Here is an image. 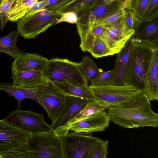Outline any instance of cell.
<instances>
[{
	"label": "cell",
	"mask_w": 158,
	"mask_h": 158,
	"mask_svg": "<svg viewBox=\"0 0 158 158\" xmlns=\"http://www.w3.org/2000/svg\"><path fill=\"white\" fill-rule=\"evenodd\" d=\"M110 121L123 128L157 127L158 114L154 112L146 94L143 92L131 102L121 106H109Z\"/></svg>",
	"instance_id": "cell-1"
},
{
	"label": "cell",
	"mask_w": 158,
	"mask_h": 158,
	"mask_svg": "<svg viewBox=\"0 0 158 158\" xmlns=\"http://www.w3.org/2000/svg\"><path fill=\"white\" fill-rule=\"evenodd\" d=\"M65 158L62 137L49 131L32 134L19 147L0 153V158Z\"/></svg>",
	"instance_id": "cell-2"
},
{
	"label": "cell",
	"mask_w": 158,
	"mask_h": 158,
	"mask_svg": "<svg viewBox=\"0 0 158 158\" xmlns=\"http://www.w3.org/2000/svg\"><path fill=\"white\" fill-rule=\"evenodd\" d=\"M127 68L126 85L145 93V77L153 53L158 42L132 37Z\"/></svg>",
	"instance_id": "cell-3"
},
{
	"label": "cell",
	"mask_w": 158,
	"mask_h": 158,
	"mask_svg": "<svg viewBox=\"0 0 158 158\" xmlns=\"http://www.w3.org/2000/svg\"><path fill=\"white\" fill-rule=\"evenodd\" d=\"M79 65L80 62H74L66 58H53L48 60L43 73L47 80L52 83L89 86Z\"/></svg>",
	"instance_id": "cell-4"
},
{
	"label": "cell",
	"mask_w": 158,
	"mask_h": 158,
	"mask_svg": "<svg viewBox=\"0 0 158 158\" xmlns=\"http://www.w3.org/2000/svg\"><path fill=\"white\" fill-rule=\"evenodd\" d=\"M61 13L43 9L25 15L17 21V31L25 39H34L55 24Z\"/></svg>",
	"instance_id": "cell-5"
},
{
	"label": "cell",
	"mask_w": 158,
	"mask_h": 158,
	"mask_svg": "<svg viewBox=\"0 0 158 158\" xmlns=\"http://www.w3.org/2000/svg\"><path fill=\"white\" fill-rule=\"evenodd\" d=\"M89 86L96 101L109 106L125 105L135 100L143 92L132 85Z\"/></svg>",
	"instance_id": "cell-6"
},
{
	"label": "cell",
	"mask_w": 158,
	"mask_h": 158,
	"mask_svg": "<svg viewBox=\"0 0 158 158\" xmlns=\"http://www.w3.org/2000/svg\"><path fill=\"white\" fill-rule=\"evenodd\" d=\"M5 119L9 123L32 134L50 131V125L45 122L44 115L31 110H25L17 109L10 112Z\"/></svg>",
	"instance_id": "cell-7"
},
{
	"label": "cell",
	"mask_w": 158,
	"mask_h": 158,
	"mask_svg": "<svg viewBox=\"0 0 158 158\" xmlns=\"http://www.w3.org/2000/svg\"><path fill=\"white\" fill-rule=\"evenodd\" d=\"M88 101L78 97L65 96L63 109L52 122L50 131L61 137L66 135L69 133L67 129L68 123L84 107Z\"/></svg>",
	"instance_id": "cell-8"
},
{
	"label": "cell",
	"mask_w": 158,
	"mask_h": 158,
	"mask_svg": "<svg viewBox=\"0 0 158 158\" xmlns=\"http://www.w3.org/2000/svg\"><path fill=\"white\" fill-rule=\"evenodd\" d=\"M97 138L90 133H69L62 137L65 158H88Z\"/></svg>",
	"instance_id": "cell-9"
},
{
	"label": "cell",
	"mask_w": 158,
	"mask_h": 158,
	"mask_svg": "<svg viewBox=\"0 0 158 158\" xmlns=\"http://www.w3.org/2000/svg\"><path fill=\"white\" fill-rule=\"evenodd\" d=\"M103 27V31L98 37L114 54L122 50L135 31L128 27L123 17L116 23Z\"/></svg>",
	"instance_id": "cell-10"
},
{
	"label": "cell",
	"mask_w": 158,
	"mask_h": 158,
	"mask_svg": "<svg viewBox=\"0 0 158 158\" xmlns=\"http://www.w3.org/2000/svg\"><path fill=\"white\" fill-rule=\"evenodd\" d=\"M32 134L7 122L5 118L0 120V153L20 146Z\"/></svg>",
	"instance_id": "cell-11"
},
{
	"label": "cell",
	"mask_w": 158,
	"mask_h": 158,
	"mask_svg": "<svg viewBox=\"0 0 158 158\" xmlns=\"http://www.w3.org/2000/svg\"><path fill=\"white\" fill-rule=\"evenodd\" d=\"M64 96L57 91L50 82L44 86L38 95V103L45 110L52 122L63 109Z\"/></svg>",
	"instance_id": "cell-12"
},
{
	"label": "cell",
	"mask_w": 158,
	"mask_h": 158,
	"mask_svg": "<svg viewBox=\"0 0 158 158\" xmlns=\"http://www.w3.org/2000/svg\"><path fill=\"white\" fill-rule=\"evenodd\" d=\"M123 2L117 1L109 4L99 0L93 6L78 16L76 24L91 26L98 19L114 14L122 6Z\"/></svg>",
	"instance_id": "cell-13"
},
{
	"label": "cell",
	"mask_w": 158,
	"mask_h": 158,
	"mask_svg": "<svg viewBox=\"0 0 158 158\" xmlns=\"http://www.w3.org/2000/svg\"><path fill=\"white\" fill-rule=\"evenodd\" d=\"M110 121L107 112L104 110L86 117L72 125L69 130L88 133L102 131L109 127Z\"/></svg>",
	"instance_id": "cell-14"
},
{
	"label": "cell",
	"mask_w": 158,
	"mask_h": 158,
	"mask_svg": "<svg viewBox=\"0 0 158 158\" xmlns=\"http://www.w3.org/2000/svg\"><path fill=\"white\" fill-rule=\"evenodd\" d=\"M48 59L36 53H24L19 54L12 63V72L39 71L45 69Z\"/></svg>",
	"instance_id": "cell-15"
},
{
	"label": "cell",
	"mask_w": 158,
	"mask_h": 158,
	"mask_svg": "<svg viewBox=\"0 0 158 158\" xmlns=\"http://www.w3.org/2000/svg\"><path fill=\"white\" fill-rule=\"evenodd\" d=\"M145 93L150 101L158 100V48L154 50L145 77Z\"/></svg>",
	"instance_id": "cell-16"
},
{
	"label": "cell",
	"mask_w": 158,
	"mask_h": 158,
	"mask_svg": "<svg viewBox=\"0 0 158 158\" xmlns=\"http://www.w3.org/2000/svg\"><path fill=\"white\" fill-rule=\"evenodd\" d=\"M44 86L26 88L15 85L13 83L0 82V90L14 97L18 103L17 109H21V102L25 98L31 99L38 103V95Z\"/></svg>",
	"instance_id": "cell-17"
},
{
	"label": "cell",
	"mask_w": 158,
	"mask_h": 158,
	"mask_svg": "<svg viewBox=\"0 0 158 158\" xmlns=\"http://www.w3.org/2000/svg\"><path fill=\"white\" fill-rule=\"evenodd\" d=\"M11 78L14 85L26 88L45 86L49 82L39 71L12 72Z\"/></svg>",
	"instance_id": "cell-18"
},
{
	"label": "cell",
	"mask_w": 158,
	"mask_h": 158,
	"mask_svg": "<svg viewBox=\"0 0 158 158\" xmlns=\"http://www.w3.org/2000/svg\"><path fill=\"white\" fill-rule=\"evenodd\" d=\"M132 38L118 53L113 70L112 85H126L127 72L129 51Z\"/></svg>",
	"instance_id": "cell-19"
},
{
	"label": "cell",
	"mask_w": 158,
	"mask_h": 158,
	"mask_svg": "<svg viewBox=\"0 0 158 158\" xmlns=\"http://www.w3.org/2000/svg\"><path fill=\"white\" fill-rule=\"evenodd\" d=\"M52 84L57 91L64 96L78 97L88 100H96L89 86H80L66 83Z\"/></svg>",
	"instance_id": "cell-20"
},
{
	"label": "cell",
	"mask_w": 158,
	"mask_h": 158,
	"mask_svg": "<svg viewBox=\"0 0 158 158\" xmlns=\"http://www.w3.org/2000/svg\"><path fill=\"white\" fill-rule=\"evenodd\" d=\"M20 35L17 31H12L8 35L0 38V52L8 54L14 59L22 52L17 45Z\"/></svg>",
	"instance_id": "cell-21"
},
{
	"label": "cell",
	"mask_w": 158,
	"mask_h": 158,
	"mask_svg": "<svg viewBox=\"0 0 158 158\" xmlns=\"http://www.w3.org/2000/svg\"><path fill=\"white\" fill-rule=\"evenodd\" d=\"M109 106L100 104L96 100H88L84 107L67 125V129L69 131L71 126L89 115L108 109Z\"/></svg>",
	"instance_id": "cell-22"
},
{
	"label": "cell",
	"mask_w": 158,
	"mask_h": 158,
	"mask_svg": "<svg viewBox=\"0 0 158 158\" xmlns=\"http://www.w3.org/2000/svg\"><path fill=\"white\" fill-rule=\"evenodd\" d=\"M132 37L158 42V22L149 23L142 27L136 29Z\"/></svg>",
	"instance_id": "cell-23"
},
{
	"label": "cell",
	"mask_w": 158,
	"mask_h": 158,
	"mask_svg": "<svg viewBox=\"0 0 158 158\" xmlns=\"http://www.w3.org/2000/svg\"><path fill=\"white\" fill-rule=\"evenodd\" d=\"M81 72L87 81H92L101 73L102 69L98 67L94 60L89 56H84L80 62Z\"/></svg>",
	"instance_id": "cell-24"
},
{
	"label": "cell",
	"mask_w": 158,
	"mask_h": 158,
	"mask_svg": "<svg viewBox=\"0 0 158 158\" xmlns=\"http://www.w3.org/2000/svg\"><path fill=\"white\" fill-rule=\"evenodd\" d=\"M99 0H75L61 11L62 12L72 11L78 16L93 6Z\"/></svg>",
	"instance_id": "cell-25"
},
{
	"label": "cell",
	"mask_w": 158,
	"mask_h": 158,
	"mask_svg": "<svg viewBox=\"0 0 158 158\" xmlns=\"http://www.w3.org/2000/svg\"><path fill=\"white\" fill-rule=\"evenodd\" d=\"M108 140L97 138L93 144L88 158H106L108 154Z\"/></svg>",
	"instance_id": "cell-26"
},
{
	"label": "cell",
	"mask_w": 158,
	"mask_h": 158,
	"mask_svg": "<svg viewBox=\"0 0 158 158\" xmlns=\"http://www.w3.org/2000/svg\"><path fill=\"white\" fill-rule=\"evenodd\" d=\"M90 53L96 58L114 55L98 36L96 38Z\"/></svg>",
	"instance_id": "cell-27"
},
{
	"label": "cell",
	"mask_w": 158,
	"mask_h": 158,
	"mask_svg": "<svg viewBox=\"0 0 158 158\" xmlns=\"http://www.w3.org/2000/svg\"><path fill=\"white\" fill-rule=\"evenodd\" d=\"M125 10L122 7L115 13L98 19L92 25L87 27L101 26L103 27L115 23L123 17Z\"/></svg>",
	"instance_id": "cell-28"
},
{
	"label": "cell",
	"mask_w": 158,
	"mask_h": 158,
	"mask_svg": "<svg viewBox=\"0 0 158 158\" xmlns=\"http://www.w3.org/2000/svg\"><path fill=\"white\" fill-rule=\"evenodd\" d=\"M149 0H136L131 10L140 24L147 11Z\"/></svg>",
	"instance_id": "cell-29"
},
{
	"label": "cell",
	"mask_w": 158,
	"mask_h": 158,
	"mask_svg": "<svg viewBox=\"0 0 158 158\" xmlns=\"http://www.w3.org/2000/svg\"><path fill=\"white\" fill-rule=\"evenodd\" d=\"M75 0H46L42 2V9L60 11Z\"/></svg>",
	"instance_id": "cell-30"
},
{
	"label": "cell",
	"mask_w": 158,
	"mask_h": 158,
	"mask_svg": "<svg viewBox=\"0 0 158 158\" xmlns=\"http://www.w3.org/2000/svg\"><path fill=\"white\" fill-rule=\"evenodd\" d=\"M113 69L103 71L91 81L90 86H99L112 85Z\"/></svg>",
	"instance_id": "cell-31"
},
{
	"label": "cell",
	"mask_w": 158,
	"mask_h": 158,
	"mask_svg": "<svg viewBox=\"0 0 158 158\" xmlns=\"http://www.w3.org/2000/svg\"><path fill=\"white\" fill-rule=\"evenodd\" d=\"M158 0H149L148 8L142 22L152 21L157 16Z\"/></svg>",
	"instance_id": "cell-32"
},
{
	"label": "cell",
	"mask_w": 158,
	"mask_h": 158,
	"mask_svg": "<svg viewBox=\"0 0 158 158\" xmlns=\"http://www.w3.org/2000/svg\"><path fill=\"white\" fill-rule=\"evenodd\" d=\"M123 18L127 26L130 29L135 31L140 24L131 10H125Z\"/></svg>",
	"instance_id": "cell-33"
},
{
	"label": "cell",
	"mask_w": 158,
	"mask_h": 158,
	"mask_svg": "<svg viewBox=\"0 0 158 158\" xmlns=\"http://www.w3.org/2000/svg\"><path fill=\"white\" fill-rule=\"evenodd\" d=\"M78 14L75 11H69L62 12L60 17L57 21L55 24L63 22L76 24L78 21Z\"/></svg>",
	"instance_id": "cell-34"
},
{
	"label": "cell",
	"mask_w": 158,
	"mask_h": 158,
	"mask_svg": "<svg viewBox=\"0 0 158 158\" xmlns=\"http://www.w3.org/2000/svg\"><path fill=\"white\" fill-rule=\"evenodd\" d=\"M8 21V13L5 11L0 13V21L1 22L0 30L1 31H3L6 25V22Z\"/></svg>",
	"instance_id": "cell-35"
},
{
	"label": "cell",
	"mask_w": 158,
	"mask_h": 158,
	"mask_svg": "<svg viewBox=\"0 0 158 158\" xmlns=\"http://www.w3.org/2000/svg\"><path fill=\"white\" fill-rule=\"evenodd\" d=\"M136 0H125L123 2L122 8L125 10H131Z\"/></svg>",
	"instance_id": "cell-36"
},
{
	"label": "cell",
	"mask_w": 158,
	"mask_h": 158,
	"mask_svg": "<svg viewBox=\"0 0 158 158\" xmlns=\"http://www.w3.org/2000/svg\"><path fill=\"white\" fill-rule=\"evenodd\" d=\"M23 0H12V6L11 8L17 6L21 2H22Z\"/></svg>",
	"instance_id": "cell-37"
},
{
	"label": "cell",
	"mask_w": 158,
	"mask_h": 158,
	"mask_svg": "<svg viewBox=\"0 0 158 158\" xmlns=\"http://www.w3.org/2000/svg\"><path fill=\"white\" fill-rule=\"evenodd\" d=\"M103 2L107 4H109L113 2L121 1V0H102Z\"/></svg>",
	"instance_id": "cell-38"
},
{
	"label": "cell",
	"mask_w": 158,
	"mask_h": 158,
	"mask_svg": "<svg viewBox=\"0 0 158 158\" xmlns=\"http://www.w3.org/2000/svg\"><path fill=\"white\" fill-rule=\"evenodd\" d=\"M3 0H0V7L2 5Z\"/></svg>",
	"instance_id": "cell-39"
},
{
	"label": "cell",
	"mask_w": 158,
	"mask_h": 158,
	"mask_svg": "<svg viewBox=\"0 0 158 158\" xmlns=\"http://www.w3.org/2000/svg\"><path fill=\"white\" fill-rule=\"evenodd\" d=\"M46 0H38V2H41Z\"/></svg>",
	"instance_id": "cell-40"
}]
</instances>
